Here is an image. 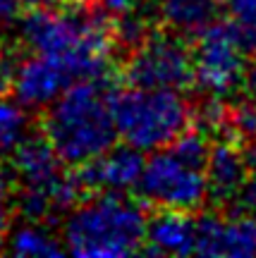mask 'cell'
Returning a JSON list of instances; mask_svg holds the SVG:
<instances>
[{
  "instance_id": "cell-5",
  "label": "cell",
  "mask_w": 256,
  "mask_h": 258,
  "mask_svg": "<svg viewBox=\"0 0 256 258\" xmlns=\"http://www.w3.org/2000/svg\"><path fill=\"white\" fill-rule=\"evenodd\" d=\"M139 196L163 211H196L206 196V172L201 165L189 163L170 146L153 151L137 182Z\"/></svg>"
},
{
  "instance_id": "cell-2",
  "label": "cell",
  "mask_w": 256,
  "mask_h": 258,
  "mask_svg": "<svg viewBox=\"0 0 256 258\" xmlns=\"http://www.w3.org/2000/svg\"><path fill=\"white\" fill-rule=\"evenodd\" d=\"M113 93L115 84L110 74L79 79L70 84L41 117V132L63 163L82 165L115 146Z\"/></svg>"
},
{
  "instance_id": "cell-16",
  "label": "cell",
  "mask_w": 256,
  "mask_h": 258,
  "mask_svg": "<svg viewBox=\"0 0 256 258\" xmlns=\"http://www.w3.org/2000/svg\"><path fill=\"white\" fill-rule=\"evenodd\" d=\"M24 129V112L17 105L0 101V153H8L22 137Z\"/></svg>"
},
{
  "instance_id": "cell-15",
  "label": "cell",
  "mask_w": 256,
  "mask_h": 258,
  "mask_svg": "<svg viewBox=\"0 0 256 258\" xmlns=\"http://www.w3.org/2000/svg\"><path fill=\"white\" fill-rule=\"evenodd\" d=\"M247 55L256 57V0H223Z\"/></svg>"
},
{
  "instance_id": "cell-23",
  "label": "cell",
  "mask_w": 256,
  "mask_h": 258,
  "mask_svg": "<svg viewBox=\"0 0 256 258\" xmlns=\"http://www.w3.org/2000/svg\"><path fill=\"white\" fill-rule=\"evenodd\" d=\"M5 239H8V230L0 227V251H3V246H5Z\"/></svg>"
},
{
  "instance_id": "cell-10",
  "label": "cell",
  "mask_w": 256,
  "mask_h": 258,
  "mask_svg": "<svg viewBox=\"0 0 256 258\" xmlns=\"http://www.w3.org/2000/svg\"><path fill=\"white\" fill-rule=\"evenodd\" d=\"M70 84H72V77L67 74L63 64L34 53L31 57L19 60L12 91L17 93V98L24 105L43 108L50 101H55Z\"/></svg>"
},
{
  "instance_id": "cell-20",
  "label": "cell",
  "mask_w": 256,
  "mask_h": 258,
  "mask_svg": "<svg viewBox=\"0 0 256 258\" xmlns=\"http://www.w3.org/2000/svg\"><path fill=\"white\" fill-rule=\"evenodd\" d=\"M98 8L110 15V17H122V15H129V12H134L137 8V0H93Z\"/></svg>"
},
{
  "instance_id": "cell-22",
  "label": "cell",
  "mask_w": 256,
  "mask_h": 258,
  "mask_svg": "<svg viewBox=\"0 0 256 258\" xmlns=\"http://www.w3.org/2000/svg\"><path fill=\"white\" fill-rule=\"evenodd\" d=\"M50 3H67V0H22V5H50Z\"/></svg>"
},
{
  "instance_id": "cell-7",
  "label": "cell",
  "mask_w": 256,
  "mask_h": 258,
  "mask_svg": "<svg viewBox=\"0 0 256 258\" xmlns=\"http://www.w3.org/2000/svg\"><path fill=\"white\" fill-rule=\"evenodd\" d=\"M125 82L137 89L184 91L194 84V60L180 38L151 31L125 62Z\"/></svg>"
},
{
  "instance_id": "cell-4",
  "label": "cell",
  "mask_w": 256,
  "mask_h": 258,
  "mask_svg": "<svg viewBox=\"0 0 256 258\" xmlns=\"http://www.w3.org/2000/svg\"><path fill=\"white\" fill-rule=\"evenodd\" d=\"M118 137L139 151L170 146L192 122V108L173 89H125L113 93Z\"/></svg>"
},
{
  "instance_id": "cell-1",
  "label": "cell",
  "mask_w": 256,
  "mask_h": 258,
  "mask_svg": "<svg viewBox=\"0 0 256 258\" xmlns=\"http://www.w3.org/2000/svg\"><path fill=\"white\" fill-rule=\"evenodd\" d=\"M113 22L93 0L31 5L19 15L24 46L60 62L72 82L110 72V57L118 46Z\"/></svg>"
},
{
  "instance_id": "cell-19",
  "label": "cell",
  "mask_w": 256,
  "mask_h": 258,
  "mask_svg": "<svg viewBox=\"0 0 256 258\" xmlns=\"http://www.w3.org/2000/svg\"><path fill=\"white\" fill-rule=\"evenodd\" d=\"M235 201H237L242 213H249V215L256 218V172H249V177L244 179L239 194L235 196Z\"/></svg>"
},
{
  "instance_id": "cell-11",
  "label": "cell",
  "mask_w": 256,
  "mask_h": 258,
  "mask_svg": "<svg viewBox=\"0 0 256 258\" xmlns=\"http://www.w3.org/2000/svg\"><path fill=\"white\" fill-rule=\"evenodd\" d=\"M146 241L141 246L144 253L153 256H189L196 253V220L184 211L156 213L146 222Z\"/></svg>"
},
{
  "instance_id": "cell-17",
  "label": "cell",
  "mask_w": 256,
  "mask_h": 258,
  "mask_svg": "<svg viewBox=\"0 0 256 258\" xmlns=\"http://www.w3.org/2000/svg\"><path fill=\"white\" fill-rule=\"evenodd\" d=\"M15 213H17V175L10 165L0 163V227L8 230Z\"/></svg>"
},
{
  "instance_id": "cell-8",
  "label": "cell",
  "mask_w": 256,
  "mask_h": 258,
  "mask_svg": "<svg viewBox=\"0 0 256 258\" xmlns=\"http://www.w3.org/2000/svg\"><path fill=\"white\" fill-rule=\"evenodd\" d=\"M196 253L213 258L256 256V218L242 211L201 215L196 220Z\"/></svg>"
},
{
  "instance_id": "cell-9",
  "label": "cell",
  "mask_w": 256,
  "mask_h": 258,
  "mask_svg": "<svg viewBox=\"0 0 256 258\" xmlns=\"http://www.w3.org/2000/svg\"><path fill=\"white\" fill-rule=\"evenodd\" d=\"M146 158L144 151L129 146H113L106 153L77 165L74 175L79 179L86 194L93 191H127L137 186L139 177L144 172Z\"/></svg>"
},
{
  "instance_id": "cell-3",
  "label": "cell",
  "mask_w": 256,
  "mask_h": 258,
  "mask_svg": "<svg viewBox=\"0 0 256 258\" xmlns=\"http://www.w3.org/2000/svg\"><path fill=\"white\" fill-rule=\"evenodd\" d=\"M141 206L120 191H103L74 206L65 222V249L79 258H125L146 241Z\"/></svg>"
},
{
  "instance_id": "cell-12",
  "label": "cell",
  "mask_w": 256,
  "mask_h": 258,
  "mask_svg": "<svg viewBox=\"0 0 256 258\" xmlns=\"http://www.w3.org/2000/svg\"><path fill=\"white\" fill-rule=\"evenodd\" d=\"M203 172H206L209 196L213 201L228 203L235 201V196L239 194L244 179L249 177V167L244 163L242 148L230 139H220L218 144H211Z\"/></svg>"
},
{
  "instance_id": "cell-13",
  "label": "cell",
  "mask_w": 256,
  "mask_h": 258,
  "mask_svg": "<svg viewBox=\"0 0 256 258\" xmlns=\"http://www.w3.org/2000/svg\"><path fill=\"white\" fill-rule=\"evenodd\" d=\"M223 0H158L163 24L175 34H199L216 22Z\"/></svg>"
},
{
  "instance_id": "cell-21",
  "label": "cell",
  "mask_w": 256,
  "mask_h": 258,
  "mask_svg": "<svg viewBox=\"0 0 256 258\" xmlns=\"http://www.w3.org/2000/svg\"><path fill=\"white\" fill-rule=\"evenodd\" d=\"M22 12V0H0V22L17 19Z\"/></svg>"
},
{
  "instance_id": "cell-14",
  "label": "cell",
  "mask_w": 256,
  "mask_h": 258,
  "mask_svg": "<svg viewBox=\"0 0 256 258\" xmlns=\"http://www.w3.org/2000/svg\"><path fill=\"white\" fill-rule=\"evenodd\" d=\"M12 253L22 258H48V256H63V246L41 227H19L12 239H10Z\"/></svg>"
},
{
  "instance_id": "cell-18",
  "label": "cell",
  "mask_w": 256,
  "mask_h": 258,
  "mask_svg": "<svg viewBox=\"0 0 256 258\" xmlns=\"http://www.w3.org/2000/svg\"><path fill=\"white\" fill-rule=\"evenodd\" d=\"M17 50L5 46L0 41V101L12 91V82H15V72H17Z\"/></svg>"
},
{
  "instance_id": "cell-6",
  "label": "cell",
  "mask_w": 256,
  "mask_h": 258,
  "mask_svg": "<svg viewBox=\"0 0 256 258\" xmlns=\"http://www.w3.org/2000/svg\"><path fill=\"white\" fill-rule=\"evenodd\" d=\"M194 82L213 98H225L244 86L247 50L230 22H211L194 41Z\"/></svg>"
}]
</instances>
